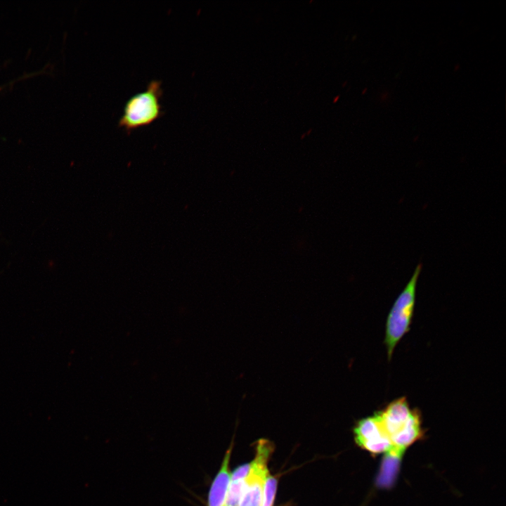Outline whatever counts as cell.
I'll use <instances>...</instances> for the list:
<instances>
[{"mask_svg": "<svg viewBox=\"0 0 506 506\" xmlns=\"http://www.w3.org/2000/svg\"><path fill=\"white\" fill-rule=\"evenodd\" d=\"M353 434L356 443L373 456L387 455L391 451L390 441L375 415L358 421Z\"/></svg>", "mask_w": 506, "mask_h": 506, "instance_id": "cell-4", "label": "cell"}, {"mask_svg": "<svg viewBox=\"0 0 506 506\" xmlns=\"http://www.w3.org/2000/svg\"><path fill=\"white\" fill-rule=\"evenodd\" d=\"M268 473H259L250 469L239 506H261L263 482Z\"/></svg>", "mask_w": 506, "mask_h": 506, "instance_id": "cell-6", "label": "cell"}, {"mask_svg": "<svg viewBox=\"0 0 506 506\" xmlns=\"http://www.w3.org/2000/svg\"><path fill=\"white\" fill-rule=\"evenodd\" d=\"M245 487V479L231 481L224 506H239Z\"/></svg>", "mask_w": 506, "mask_h": 506, "instance_id": "cell-7", "label": "cell"}, {"mask_svg": "<svg viewBox=\"0 0 506 506\" xmlns=\"http://www.w3.org/2000/svg\"><path fill=\"white\" fill-rule=\"evenodd\" d=\"M251 469V463L242 465L238 467L232 474L231 481L245 479L248 476Z\"/></svg>", "mask_w": 506, "mask_h": 506, "instance_id": "cell-9", "label": "cell"}, {"mask_svg": "<svg viewBox=\"0 0 506 506\" xmlns=\"http://www.w3.org/2000/svg\"><path fill=\"white\" fill-rule=\"evenodd\" d=\"M374 415L390 441L391 449L386 455L391 460H400L406 450L424 437L422 415L411 408L406 396L391 401Z\"/></svg>", "mask_w": 506, "mask_h": 506, "instance_id": "cell-1", "label": "cell"}, {"mask_svg": "<svg viewBox=\"0 0 506 506\" xmlns=\"http://www.w3.org/2000/svg\"><path fill=\"white\" fill-rule=\"evenodd\" d=\"M276 487V479L268 472L266 475L263 482L261 506H273Z\"/></svg>", "mask_w": 506, "mask_h": 506, "instance_id": "cell-8", "label": "cell"}, {"mask_svg": "<svg viewBox=\"0 0 506 506\" xmlns=\"http://www.w3.org/2000/svg\"><path fill=\"white\" fill-rule=\"evenodd\" d=\"M422 267L421 264L416 266L410 279L395 300L388 314L384 342L389 361L392 357L396 346L410 331L415 304L417 284Z\"/></svg>", "mask_w": 506, "mask_h": 506, "instance_id": "cell-2", "label": "cell"}, {"mask_svg": "<svg viewBox=\"0 0 506 506\" xmlns=\"http://www.w3.org/2000/svg\"><path fill=\"white\" fill-rule=\"evenodd\" d=\"M162 95L161 82L150 81L143 91L134 95L126 102L119 126L130 131L153 123L162 115Z\"/></svg>", "mask_w": 506, "mask_h": 506, "instance_id": "cell-3", "label": "cell"}, {"mask_svg": "<svg viewBox=\"0 0 506 506\" xmlns=\"http://www.w3.org/2000/svg\"><path fill=\"white\" fill-rule=\"evenodd\" d=\"M231 448L232 446L226 451L221 469L212 483L209 493L208 506H224L231 481L228 462Z\"/></svg>", "mask_w": 506, "mask_h": 506, "instance_id": "cell-5", "label": "cell"}]
</instances>
